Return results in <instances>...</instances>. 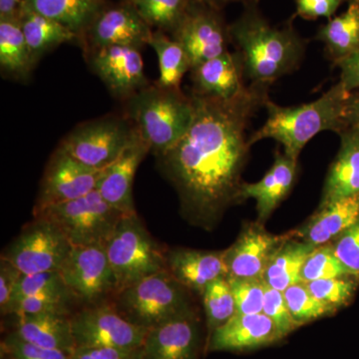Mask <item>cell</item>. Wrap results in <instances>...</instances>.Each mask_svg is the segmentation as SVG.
<instances>
[{"instance_id": "6da1fadb", "label": "cell", "mask_w": 359, "mask_h": 359, "mask_svg": "<svg viewBox=\"0 0 359 359\" xmlns=\"http://www.w3.org/2000/svg\"><path fill=\"white\" fill-rule=\"evenodd\" d=\"M268 85L250 83L231 100L191 94L194 120L185 136L157 156L189 221L212 228L238 202L241 174L250 146V120L269 100Z\"/></svg>"}, {"instance_id": "7a4b0ae2", "label": "cell", "mask_w": 359, "mask_h": 359, "mask_svg": "<svg viewBox=\"0 0 359 359\" xmlns=\"http://www.w3.org/2000/svg\"><path fill=\"white\" fill-rule=\"evenodd\" d=\"M231 42L244 65L245 76L252 83L268 85L294 72L301 65L306 41L292 25H271L257 11V4L229 25Z\"/></svg>"}, {"instance_id": "3957f363", "label": "cell", "mask_w": 359, "mask_h": 359, "mask_svg": "<svg viewBox=\"0 0 359 359\" xmlns=\"http://www.w3.org/2000/svg\"><path fill=\"white\" fill-rule=\"evenodd\" d=\"M349 92L339 82L313 102L283 107L266 101L268 118L262 128L249 138L252 147L264 139H273L283 147L285 154L297 161L302 149L323 131L340 134L346 130L344 108Z\"/></svg>"}, {"instance_id": "277c9868", "label": "cell", "mask_w": 359, "mask_h": 359, "mask_svg": "<svg viewBox=\"0 0 359 359\" xmlns=\"http://www.w3.org/2000/svg\"><path fill=\"white\" fill-rule=\"evenodd\" d=\"M124 103L125 116L156 156L166 152L185 136L195 114L191 95L181 89L164 88L156 83Z\"/></svg>"}, {"instance_id": "5b68a950", "label": "cell", "mask_w": 359, "mask_h": 359, "mask_svg": "<svg viewBox=\"0 0 359 359\" xmlns=\"http://www.w3.org/2000/svg\"><path fill=\"white\" fill-rule=\"evenodd\" d=\"M112 304L127 320L147 330L193 313L186 287L167 269L119 290Z\"/></svg>"}, {"instance_id": "8992f818", "label": "cell", "mask_w": 359, "mask_h": 359, "mask_svg": "<svg viewBox=\"0 0 359 359\" xmlns=\"http://www.w3.org/2000/svg\"><path fill=\"white\" fill-rule=\"evenodd\" d=\"M103 245L119 290L167 269L166 252L146 230L137 212L124 215Z\"/></svg>"}, {"instance_id": "52a82bcc", "label": "cell", "mask_w": 359, "mask_h": 359, "mask_svg": "<svg viewBox=\"0 0 359 359\" xmlns=\"http://www.w3.org/2000/svg\"><path fill=\"white\" fill-rule=\"evenodd\" d=\"M33 215L55 224L72 247L104 245L124 216L97 190L78 199L49 205Z\"/></svg>"}, {"instance_id": "ba28073f", "label": "cell", "mask_w": 359, "mask_h": 359, "mask_svg": "<svg viewBox=\"0 0 359 359\" xmlns=\"http://www.w3.org/2000/svg\"><path fill=\"white\" fill-rule=\"evenodd\" d=\"M138 137L125 114L108 115L78 125L59 145L87 166L102 170Z\"/></svg>"}, {"instance_id": "9c48e42d", "label": "cell", "mask_w": 359, "mask_h": 359, "mask_svg": "<svg viewBox=\"0 0 359 359\" xmlns=\"http://www.w3.org/2000/svg\"><path fill=\"white\" fill-rule=\"evenodd\" d=\"M72 245L49 219L34 217L2 252V259L23 275L59 271L69 256Z\"/></svg>"}, {"instance_id": "30bf717a", "label": "cell", "mask_w": 359, "mask_h": 359, "mask_svg": "<svg viewBox=\"0 0 359 359\" xmlns=\"http://www.w3.org/2000/svg\"><path fill=\"white\" fill-rule=\"evenodd\" d=\"M71 325L76 347L139 349L149 330L124 318L112 302L85 306L71 316Z\"/></svg>"}, {"instance_id": "8fae6325", "label": "cell", "mask_w": 359, "mask_h": 359, "mask_svg": "<svg viewBox=\"0 0 359 359\" xmlns=\"http://www.w3.org/2000/svg\"><path fill=\"white\" fill-rule=\"evenodd\" d=\"M58 271L76 301L86 306L102 304L119 292L103 245L73 247Z\"/></svg>"}, {"instance_id": "7c38bea8", "label": "cell", "mask_w": 359, "mask_h": 359, "mask_svg": "<svg viewBox=\"0 0 359 359\" xmlns=\"http://www.w3.org/2000/svg\"><path fill=\"white\" fill-rule=\"evenodd\" d=\"M170 36L185 49L192 68L229 50V25L221 11L192 0L183 20Z\"/></svg>"}, {"instance_id": "4fadbf2b", "label": "cell", "mask_w": 359, "mask_h": 359, "mask_svg": "<svg viewBox=\"0 0 359 359\" xmlns=\"http://www.w3.org/2000/svg\"><path fill=\"white\" fill-rule=\"evenodd\" d=\"M103 170L87 166L59 145L45 168L33 214L96 190Z\"/></svg>"}, {"instance_id": "5bb4252c", "label": "cell", "mask_w": 359, "mask_h": 359, "mask_svg": "<svg viewBox=\"0 0 359 359\" xmlns=\"http://www.w3.org/2000/svg\"><path fill=\"white\" fill-rule=\"evenodd\" d=\"M92 72L102 80L110 93L119 100L149 86L140 49L130 46H105L84 50Z\"/></svg>"}, {"instance_id": "9a60e30c", "label": "cell", "mask_w": 359, "mask_h": 359, "mask_svg": "<svg viewBox=\"0 0 359 359\" xmlns=\"http://www.w3.org/2000/svg\"><path fill=\"white\" fill-rule=\"evenodd\" d=\"M154 30L126 0L106 6L80 39L83 50L105 46H130L140 49L148 45Z\"/></svg>"}, {"instance_id": "2e32d148", "label": "cell", "mask_w": 359, "mask_h": 359, "mask_svg": "<svg viewBox=\"0 0 359 359\" xmlns=\"http://www.w3.org/2000/svg\"><path fill=\"white\" fill-rule=\"evenodd\" d=\"M289 237L269 233L262 223L250 224L235 244L224 250L228 278L263 280L269 259Z\"/></svg>"}, {"instance_id": "e0dca14e", "label": "cell", "mask_w": 359, "mask_h": 359, "mask_svg": "<svg viewBox=\"0 0 359 359\" xmlns=\"http://www.w3.org/2000/svg\"><path fill=\"white\" fill-rule=\"evenodd\" d=\"M285 339L266 314H237L210 334V351H244Z\"/></svg>"}, {"instance_id": "ac0fdd59", "label": "cell", "mask_w": 359, "mask_h": 359, "mask_svg": "<svg viewBox=\"0 0 359 359\" xmlns=\"http://www.w3.org/2000/svg\"><path fill=\"white\" fill-rule=\"evenodd\" d=\"M150 152L140 136L123 151L107 168L97 183L96 190L103 199L124 215L136 212L133 200V182L137 169Z\"/></svg>"}, {"instance_id": "d6986e66", "label": "cell", "mask_w": 359, "mask_h": 359, "mask_svg": "<svg viewBox=\"0 0 359 359\" xmlns=\"http://www.w3.org/2000/svg\"><path fill=\"white\" fill-rule=\"evenodd\" d=\"M199 327L194 313L178 316L148 330L143 359H197Z\"/></svg>"}, {"instance_id": "ffe728a7", "label": "cell", "mask_w": 359, "mask_h": 359, "mask_svg": "<svg viewBox=\"0 0 359 359\" xmlns=\"http://www.w3.org/2000/svg\"><path fill=\"white\" fill-rule=\"evenodd\" d=\"M193 93L231 100L244 91L245 70L238 51L224 52L191 69Z\"/></svg>"}, {"instance_id": "44dd1931", "label": "cell", "mask_w": 359, "mask_h": 359, "mask_svg": "<svg viewBox=\"0 0 359 359\" xmlns=\"http://www.w3.org/2000/svg\"><path fill=\"white\" fill-rule=\"evenodd\" d=\"M166 261L167 269L175 280L201 295L210 283L229 275L224 250L205 252L179 248L166 252Z\"/></svg>"}, {"instance_id": "7402d4cb", "label": "cell", "mask_w": 359, "mask_h": 359, "mask_svg": "<svg viewBox=\"0 0 359 359\" xmlns=\"http://www.w3.org/2000/svg\"><path fill=\"white\" fill-rule=\"evenodd\" d=\"M297 174V161L290 159L285 153L276 152L273 166L261 181L242 184L238 201H256L257 222L263 223L289 195Z\"/></svg>"}, {"instance_id": "603a6c76", "label": "cell", "mask_w": 359, "mask_h": 359, "mask_svg": "<svg viewBox=\"0 0 359 359\" xmlns=\"http://www.w3.org/2000/svg\"><path fill=\"white\" fill-rule=\"evenodd\" d=\"M358 222L359 195L318 205L316 214L290 235L316 248L334 242Z\"/></svg>"}, {"instance_id": "cb8c5ba5", "label": "cell", "mask_w": 359, "mask_h": 359, "mask_svg": "<svg viewBox=\"0 0 359 359\" xmlns=\"http://www.w3.org/2000/svg\"><path fill=\"white\" fill-rule=\"evenodd\" d=\"M339 137V151L325 179L320 205L359 195V129L344 130Z\"/></svg>"}, {"instance_id": "d4e9b609", "label": "cell", "mask_w": 359, "mask_h": 359, "mask_svg": "<svg viewBox=\"0 0 359 359\" xmlns=\"http://www.w3.org/2000/svg\"><path fill=\"white\" fill-rule=\"evenodd\" d=\"M13 334L28 344L71 353L76 348L71 316L35 314L18 316Z\"/></svg>"}, {"instance_id": "484cf974", "label": "cell", "mask_w": 359, "mask_h": 359, "mask_svg": "<svg viewBox=\"0 0 359 359\" xmlns=\"http://www.w3.org/2000/svg\"><path fill=\"white\" fill-rule=\"evenodd\" d=\"M106 6V0H25L21 6L57 21L77 34L79 41Z\"/></svg>"}, {"instance_id": "4316f807", "label": "cell", "mask_w": 359, "mask_h": 359, "mask_svg": "<svg viewBox=\"0 0 359 359\" xmlns=\"http://www.w3.org/2000/svg\"><path fill=\"white\" fill-rule=\"evenodd\" d=\"M18 18L35 65L59 45L79 41L78 35L65 26L29 9L21 7Z\"/></svg>"}, {"instance_id": "83f0119b", "label": "cell", "mask_w": 359, "mask_h": 359, "mask_svg": "<svg viewBox=\"0 0 359 359\" xmlns=\"http://www.w3.org/2000/svg\"><path fill=\"white\" fill-rule=\"evenodd\" d=\"M313 245L289 237L278 247L264 271V283L273 289L285 292L290 285L302 282V271Z\"/></svg>"}, {"instance_id": "f1b7e54d", "label": "cell", "mask_w": 359, "mask_h": 359, "mask_svg": "<svg viewBox=\"0 0 359 359\" xmlns=\"http://www.w3.org/2000/svg\"><path fill=\"white\" fill-rule=\"evenodd\" d=\"M316 39L325 46L328 57L337 65L359 51V6L351 2L346 13L321 26Z\"/></svg>"}, {"instance_id": "f546056e", "label": "cell", "mask_w": 359, "mask_h": 359, "mask_svg": "<svg viewBox=\"0 0 359 359\" xmlns=\"http://www.w3.org/2000/svg\"><path fill=\"white\" fill-rule=\"evenodd\" d=\"M0 67L18 80L27 79L35 67L18 18L0 20Z\"/></svg>"}, {"instance_id": "4dcf8cb0", "label": "cell", "mask_w": 359, "mask_h": 359, "mask_svg": "<svg viewBox=\"0 0 359 359\" xmlns=\"http://www.w3.org/2000/svg\"><path fill=\"white\" fill-rule=\"evenodd\" d=\"M159 60V79L155 82L164 88L181 89V82L192 69L185 49L167 33L155 30L149 40Z\"/></svg>"}, {"instance_id": "1f68e13d", "label": "cell", "mask_w": 359, "mask_h": 359, "mask_svg": "<svg viewBox=\"0 0 359 359\" xmlns=\"http://www.w3.org/2000/svg\"><path fill=\"white\" fill-rule=\"evenodd\" d=\"M151 28L171 35L192 0H126Z\"/></svg>"}, {"instance_id": "d6a6232c", "label": "cell", "mask_w": 359, "mask_h": 359, "mask_svg": "<svg viewBox=\"0 0 359 359\" xmlns=\"http://www.w3.org/2000/svg\"><path fill=\"white\" fill-rule=\"evenodd\" d=\"M209 334L222 327L236 314L235 299L228 278L210 283L202 294Z\"/></svg>"}, {"instance_id": "836d02e7", "label": "cell", "mask_w": 359, "mask_h": 359, "mask_svg": "<svg viewBox=\"0 0 359 359\" xmlns=\"http://www.w3.org/2000/svg\"><path fill=\"white\" fill-rule=\"evenodd\" d=\"M346 276H353L339 261L330 243L314 248L302 266V283Z\"/></svg>"}, {"instance_id": "e575fe53", "label": "cell", "mask_w": 359, "mask_h": 359, "mask_svg": "<svg viewBox=\"0 0 359 359\" xmlns=\"http://www.w3.org/2000/svg\"><path fill=\"white\" fill-rule=\"evenodd\" d=\"M283 294L290 316L299 327L334 313L313 297L304 283L290 285Z\"/></svg>"}, {"instance_id": "d590c367", "label": "cell", "mask_w": 359, "mask_h": 359, "mask_svg": "<svg viewBox=\"0 0 359 359\" xmlns=\"http://www.w3.org/2000/svg\"><path fill=\"white\" fill-rule=\"evenodd\" d=\"M74 302L76 299L71 292H44L16 302L11 309V314L16 316L35 314L69 316L71 306Z\"/></svg>"}, {"instance_id": "8d00e7d4", "label": "cell", "mask_w": 359, "mask_h": 359, "mask_svg": "<svg viewBox=\"0 0 359 359\" xmlns=\"http://www.w3.org/2000/svg\"><path fill=\"white\" fill-rule=\"evenodd\" d=\"M355 280L356 278L353 276H346L304 283L313 297L334 313L337 309L346 306L353 299L358 287Z\"/></svg>"}, {"instance_id": "74e56055", "label": "cell", "mask_w": 359, "mask_h": 359, "mask_svg": "<svg viewBox=\"0 0 359 359\" xmlns=\"http://www.w3.org/2000/svg\"><path fill=\"white\" fill-rule=\"evenodd\" d=\"M70 292V290L66 287L62 276L58 271L22 275L14 290L9 314L14 304L25 297L44 294V292Z\"/></svg>"}, {"instance_id": "f35d334b", "label": "cell", "mask_w": 359, "mask_h": 359, "mask_svg": "<svg viewBox=\"0 0 359 359\" xmlns=\"http://www.w3.org/2000/svg\"><path fill=\"white\" fill-rule=\"evenodd\" d=\"M228 278L235 299L236 313L255 314L263 313L264 289V280L252 278Z\"/></svg>"}, {"instance_id": "ab89813d", "label": "cell", "mask_w": 359, "mask_h": 359, "mask_svg": "<svg viewBox=\"0 0 359 359\" xmlns=\"http://www.w3.org/2000/svg\"><path fill=\"white\" fill-rule=\"evenodd\" d=\"M263 313L275 323L285 337L299 327L290 316L283 292L269 287L266 283L264 289Z\"/></svg>"}, {"instance_id": "60d3db41", "label": "cell", "mask_w": 359, "mask_h": 359, "mask_svg": "<svg viewBox=\"0 0 359 359\" xmlns=\"http://www.w3.org/2000/svg\"><path fill=\"white\" fill-rule=\"evenodd\" d=\"M1 351L13 359H71V353L28 344L13 332L2 341Z\"/></svg>"}, {"instance_id": "b9f144b4", "label": "cell", "mask_w": 359, "mask_h": 359, "mask_svg": "<svg viewBox=\"0 0 359 359\" xmlns=\"http://www.w3.org/2000/svg\"><path fill=\"white\" fill-rule=\"evenodd\" d=\"M339 261L354 278H359V222L330 243Z\"/></svg>"}, {"instance_id": "7bdbcfd3", "label": "cell", "mask_w": 359, "mask_h": 359, "mask_svg": "<svg viewBox=\"0 0 359 359\" xmlns=\"http://www.w3.org/2000/svg\"><path fill=\"white\" fill-rule=\"evenodd\" d=\"M22 275L13 264L0 257V311L2 314H9L14 290Z\"/></svg>"}, {"instance_id": "ee69618b", "label": "cell", "mask_w": 359, "mask_h": 359, "mask_svg": "<svg viewBox=\"0 0 359 359\" xmlns=\"http://www.w3.org/2000/svg\"><path fill=\"white\" fill-rule=\"evenodd\" d=\"M70 356L71 359H143V353L142 348L77 346Z\"/></svg>"}, {"instance_id": "f6af8a7d", "label": "cell", "mask_w": 359, "mask_h": 359, "mask_svg": "<svg viewBox=\"0 0 359 359\" xmlns=\"http://www.w3.org/2000/svg\"><path fill=\"white\" fill-rule=\"evenodd\" d=\"M344 0H295L297 14L304 20H330Z\"/></svg>"}, {"instance_id": "bcb514c9", "label": "cell", "mask_w": 359, "mask_h": 359, "mask_svg": "<svg viewBox=\"0 0 359 359\" xmlns=\"http://www.w3.org/2000/svg\"><path fill=\"white\" fill-rule=\"evenodd\" d=\"M340 69V83L348 92L359 90V51L342 59L337 65Z\"/></svg>"}, {"instance_id": "7dc6e473", "label": "cell", "mask_w": 359, "mask_h": 359, "mask_svg": "<svg viewBox=\"0 0 359 359\" xmlns=\"http://www.w3.org/2000/svg\"><path fill=\"white\" fill-rule=\"evenodd\" d=\"M344 118L346 129H359V90L349 92Z\"/></svg>"}, {"instance_id": "c3c4849f", "label": "cell", "mask_w": 359, "mask_h": 359, "mask_svg": "<svg viewBox=\"0 0 359 359\" xmlns=\"http://www.w3.org/2000/svg\"><path fill=\"white\" fill-rule=\"evenodd\" d=\"M25 0H0V20L18 18Z\"/></svg>"}, {"instance_id": "681fc988", "label": "cell", "mask_w": 359, "mask_h": 359, "mask_svg": "<svg viewBox=\"0 0 359 359\" xmlns=\"http://www.w3.org/2000/svg\"><path fill=\"white\" fill-rule=\"evenodd\" d=\"M200 1L221 11L224 6L231 4V2H243L245 6H250V4H257L259 0H200Z\"/></svg>"}, {"instance_id": "f907efd6", "label": "cell", "mask_w": 359, "mask_h": 359, "mask_svg": "<svg viewBox=\"0 0 359 359\" xmlns=\"http://www.w3.org/2000/svg\"><path fill=\"white\" fill-rule=\"evenodd\" d=\"M1 353H4V355H6V358H4V356L1 355V359H11V356L8 355V354H6L4 353V351H1Z\"/></svg>"}, {"instance_id": "816d5d0a", "label": "cell", "mask_w": 359, "mask_h": 359, "mask_svg": "<svg viewBox=\"0 0 359 359\" xmlns=\"http://www.w3.org/2000/svg\"><path fill=\"white\" fill-rule=\"evenodd\" d=\"M351 2H353V4H358L359 6V0H351Z\"/></svg>"}, {"instance_id": "f5cc1de1", "label": "cell", "mask_w": 359, "mask_h": 359, "mask_svg": "<svg viewBox=\"0 0 359 359\" xmlns=\"http://www.w3.org/2000/svg\"><path fill=\"white\" fill-rule=\"evenodd\" d=\"M11 359H13V358H11Z\"/></svg>"}]
</instances>
